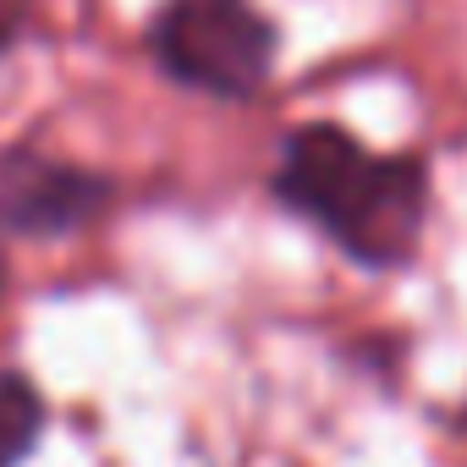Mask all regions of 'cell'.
<instances>
[{"instance_id": "6da1fadb", "label": "cell", "mask_w": 467, "mask_h": 467, "mask_svg": "<svg viewBox=\"0 0 467 467\" xmlns=\"http://www.w3.org/2000/svg\"><path fill=\"white\" fill-rule=\"evenodd\" d=\"M275 198L358 265H401L423 231L429 171L412 154H374L341 127H303L281 149Z\"/></svg>"}, {"instance_id": "7a4b0ae2", "label": "cell", "mask_w": 467, "mask_h": 467, "mask_svg": "<svg viewBox=\"0 0 467 467\" xmlns=\"http://www.w3.org/2000/svg\"><path fill=\"white\" fill-rule=\"evenodd\" d=\"M154 56L187 88L243 99L275 67V28L254 0H165Z\"/></svg>"}, {"instance_id": "3957f363", "label": "cell", "mask_w": 467, "mask_h": 467, "mask_svg": "<svg viewBox=\"0 0 467 467\" xmlns=\"http://www.w3.org/2000/svg\"><path fill=\"white\" fill-rule=\"evenodd\" d=\"M110 187L78 165L0 154V237H56L105 209Z\"/></svg>"}, {"instance_id": "277c9868", "label": "cell", "mask_w": 467, "mask_h": 467, "mask_svg": "<svg viewBox=\"0 0 467 467\" xmlns=\"http://www.w3.org/2000/svg\"><path fill=\"white\" fill-rule=\"evenodd\" d=\"M45 429V396L23 374H0V467H17Z\"/></svg>"}, {"instance_id": "5b68a950", "label": "cell", "mask_w": 467, "mask_h": 467, "mask_svg": "<svg viewBox=\"0 0 467 467\" xmlns=\"http://www.w3.org/2000/svg\"><path fill=\"white\" fill-rule=\"evenodd\" d=\"M0 292H6V259H0Z\"/></svg>"}]
</instances>
